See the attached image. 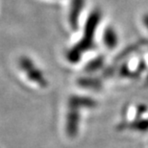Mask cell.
I'll use <instances>...</instances> for the list:
<instances>
[{
  "label": "cell",
  "instance_id": "6da1fadb",
  "mask_svg": "<svg viewBox=\"0 0 148 148\" xmlns=\"http://www.w3.org/2000/svg\"><path fill=\"white\" fill-rule=\"evenodd\" d=\"M100 20V12L99 11H93L90 14L87 21V26L85 28L84 37L80 40L79 43H77L75 46L72 47L69 50L66 55V58L69 59V62L71 63H76L80 61L82 57V54L85 51H88L90 48L93 47V37L94 32H95L97 25Z\"/></svg>",
  "mask_w": 148,
  "mask_h": 148
},
{
  "label": "cell",
  "instance_id": "7a4b0ae2",
  "mask_svg": "<svg viewBox=\"0 0 148 148\" xmlns=\"http://www.w3.org/2000/svg\"><path fill=\"white\" fill-rule=\"evenodd\" d=\"M18 66L20 69L25 73L26 77L29 81L33 82L34 84L40 86L41 88H46L48 86V81L42 73L40 69L36 66L33 60L27 56H22L18 60Z\"/></svg>",
  "mask_w": 148,
  "mask_h": 148
},
{
  "label": "cell",
  "instance_id": "3957f363",
  "mask_svg": "<svg viewBox=\"0 0 148 148\" xmlns=\"http://www.w3.org/2000/svg\"><path fill=\"white\" fill-rule=\"evenodd\" d=\"M69 110L66 115V129L67 136L70 138H74L77 136L79 130V122H80V108L69 106Z\"/></svg>",
  "mask_w": 148,
  "mask_h": 148
},
{
  "label": "cell",
  "instance_id": "277c9868",
  "mask_svg": "<svg viewBox=\"0 0 148 148\" xmlns=\"http://www.w3.org/2000/svg\"><path fill=\"white\" fill-rule=\"evenodd\" d=\"M84 6V0H73L71 8L69 11V24L73 30H77L79 25V17L82 13V9Z\"/></svg>",
  "mask_w": 148,
  "mask_h": 148
},
{
  "label": "cell",
  "instance_id": "5b68a950",
  "mask_svg": "<svg viewBox=\"0 0 148 148\" xmlns=\"http://www.w3.org/2000/svg\"><path fill=\"white\" fill-rule=\"evenodd\" d=\"M69 106H73L77 108H92L96 106V101L93 99L84 96L73 95L69 100Z\"/></svg>",
  "mask_w": 148,
  "mask_h": 148
},
{
  "label": "cell",
  "instance_id": "8992f818",
  "mask_svg": "<svg viewBox=\"0 0 148 148\" xmlns=\"http://www.w3.org/2000/svg\"><path fill=\"white\" fill-rule=\"evenodd\" d=\"M103 40H104L105 45L110 49L114 48L117 45L118 36L114 27H112V26L106 27L104 33H103Z\"/></svg>",
  "mask_w": 148,
  "mask_h": 148
},
{
  "label": "cell",
  "instance_id": "52a82bcc",
  "mask_svg": "<svg viewBox=\"0 0 148 148\" xmlns=\"http://www.w3.org/2000/svg\"><path fill=\"white\" fill-rule=\"evenodd\" d=\"M79 84L85 88H98L100 87V82L96 79H90V78H83L80 79Z\"/></svg>",
  "mask_w": 148,
  "mask_h": 148
},
{
  "label": "cell",
  "instance_id": "ba28073f",
  "mask_svg": "<svg viewBox=\"0 0 148 148\" xmlns=\"http://www.w3.org/2000/svg\"><path fill=\"white\" fill-rule=\"evenodd\" d=\"M102 64H103V58L102 57H99L95 59V60L91 61L88 66V70L90 71H92V70H95L97 69H99L100 66H102Z\"/></svg>",
  "mask_w": 148,
  "mask_h": 148
},
{
  "label": "cell",
  "instance_id": "9c48e42d",
  "mask_svg": "<svg viewBox=\"0 0 148 148\" xmlns=\"http://www.w3.org/2000/svg\"><path fill=\"white\" fill-rule=\"evenodd\" d=\"M143 23L144 27L148 30V14H145L143 16Z\"/></svg>",
  "mask_w": 148,
  "mask_h": 148
}]
</instances>
